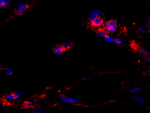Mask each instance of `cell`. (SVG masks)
<instances>
[{
  "label": "cell",
  "mask_w": 150,
  "mask_h": 113,
  "mask_svg": "<svg viewBox=\"0 0 150 113\" xmlns=\"http://www.w3.org/2000/svg\"><path fill=\"white\" fill-rule=\"evenodd\" d=\"M10 0H0V6L1 7H4L9 4Z\"/></svg>",
  "instance_id": "13"
},
{
  "label": "cell",
  "mask_w": 150,
  "mask_h": 113,
  "mask_svg": "<svg viewBox=\"0 0 150 113\" xmlns=\"http://www.w3.org/2000/svg\"><path fill=\"white\" fill-rule=\"evenodd\" d=\"M60 101L63 103L66 104H71L73 105L77 104L79 103L78 99H75V98H73L72 97H64V96H62L60 98Z\"/></svg>",
  "instance_id": "2"
},
{
  "label": "cell",
  "mask_w": 150,
  "mask_h": 113,
  "mask_svg": "<svg viewBox=\"0 0 150 113\" xmlns=\"http://www.w3.org/2000/svg\"><path fill=\"white\" fill-rule=\"evenodd\" d=\"M2 107L3 108L7 107V104H2Z\"/></svg>",
  "instance_id": "25"
},
{
  "label": "cell",
  "mask_w": 150,
  "mask_h": 113,
  "mask_svg": "<svg viewBox=\"0 0 150 113\" xmlns=\"http://www.w3.org/2000/svg\"><path fill=\"white\" fill-rule=\"evenodd\" d=\"M104 40H106V42L109 43H113L116 40L114 38L111 36H108V35H106V36H105L104 37Z\"/></svg>",
  "instance_id": "10"
},
{
  "label": "cell",
  "mask_w": 150,
  "mask_h": 113,
  "mask_svg": "<svg viewBox=\"0 0 150 113\" xmlns=\"http://www.w3.org/2000/svg\"><path fill=\"white\" fill-rule=\"evenodd\" d=\"M147 88L148 89H150V85H148L147 86Z\"/></svg>",
  "instance_id": "26"
},
{
  "label": "cell",
  "mask_w": 150,
  "mask_h": 113,
  "mask_svg": "<svg viewBox=\"0 0 150 113\" xmlns=\"http://www.w3.org/2000/svg\"><path fill=\"white\" fill-rule=\"evenodd\" d=\"M147 62L150 64V56H149V57L148 58V59H147Z\"/></svg>",
  "instance_id": "24"
},
{
  "label": "cell",
  "mask_w": 150,
  "mask_h": 113,
  "mask_svg": "<svg viewBox=\"0 0 150 113\" xmlns=\"http://www.w3.org/2000/svg\"><path fill=\"white\" fill-rule=\"evenodd\" d=\"M14 72V70L11 67H8L5 70V73H6L7 75H11Z\"/></svg>",
  "instance_id": "15"
},
{
  "label": "cell",
  "mask_w": 150,
  "mask_h": 113,
  "mask_svg": "<svg viewBox=\"0 0 150 113\" xmlns=\"http://www.w3.org/2000/svg\"><path fill=\"white\" fill-rule=\"evenodd\" d=\"M72 46H73V42L71 40H67V41L64 42L63 44V47L64 49H69V48H72Z\"/></svg>",
  "instance_id": "9"
},
{
  "label": "cell",
  "mask_w": 150,
  "mask_h": 113,
  "mask_svg": "<svg viewBox=\"0 0 150 113\" xmlns=\"http://www.w3.org/2000/svg\"><path fill=\"white\" fill-rule=\"evenodd\" d=\"M15 99H17L16 95L14 93H9L4 97V100L6 102H10V101H14Z\"/></svg>",
  "instance_id": "7"
},
{
  "label": "cell",
  "mask_w": 150,
  "mask_h": 113,
  "mask_svg": "<svg viewBox=\"0 0 150 113\" xmlns=\"http://www.w3.org/2000/svg\"><path fill=\"white\" fill-rule=\"evenodd\" d=\"M97 35H99V36H101V37H104L105 36H106L107 35L106 33V32L102 29L98 30V31H97Z\"/></svg>",
  "instance_id": "16"
},
{
  "label": "cell",
  "mask_w": 150,
  "mask_h": 113,
  "mask_svg": "<svg viewBox=\"0 0 150 113\" xmlns=\"http://www.w3.org/2000/svg\"><path fill=\"white\" fill-rule=\"evenodd\" d=\"M32 104V102L31 100L29 101H26V102L23 104L22 107L25 108H29L31 107Z\"/></svg>",
  "instance_id": "14"
},
{
  "label": "cell",
  "mask_w": 150,
  "mask_h": 113,
  "mask_svg": "<svg viewBox=\"0 0 150 113\" xmlns=\"http://www.w3.org/2000/svg\"><path fill=\"white\" fill-rule=\"evenodd\" d=\"M141 89V88L139 87V86H137V87L134 88L133 89H132V91L134 92H138L139 90H140Z\"/></svg>",
  "instance_id": "20"
},
{
  "label": "cell",
  "mask_w": 150,
  "mask_h": 113,
  "mask_svg": "<svg viewBox=\"0 0 150 113\" xmlns=\"http://www.w3.org/2000/svg\"><path fill=\"white\" fill-rule=\"evenodd\" d=\"M147 29L145 27H142L139 29V32L142 33H145L146 32H147Z\"/></svg>",
  "instance_id": "19"
},
{
  "label": "cell",
  "mask_w": 150,
  "mask_h": 113,
  "mask_svg": "<svg viewBox=\"0 0 150 113\" xmlns=\"http://www.w3.org/2000/svg\"><path fill=\"white\" fill-rule=\"evenodd\" d=\"M102 14V11L100 10L97 9V10H94L92 11H91V12L89 13V14H88V17H89L90 19L92 20L94 19H95V18L97 17H100Z\"/></svg>",
  "instance_id": "4"
},
{
  "label": "cell",
  "mask_w": 150,
  "mask_h": 113,
  "mask_svg": "<svg viewBox=\"0 0 150 113\" xmlns=\"http://www.w3.org/2000/svg\"><path fill=\"white\" fill-rule=\"evenodd\" d=\"M27 8V6L24 2H20L16 8V12L17 14H22L26 11Z\"/></svg>",
  "instance_id": "3"
},
{
  "label": "cell",
  "mask_w": 150,
  "mask_h": 113,
  "mask_svg": "<svg viewBox=\"0 0 150 113\" xmlns=\"http://www.w3.org/2000/svg\"><path fill=\"white\" fill-rule=\"evenodd\" d=\"M102 23H103V19L101 17H98L95 19L91 20V25L94 27H98V26L102 25Z\"/></svg>",
  "instance_id": "6"
},
{
  "label": "cell",
  "mask_w": 150,
  "mask_h": 113,
  "mask_svg": "<svg viewBox=\"0 0 150 113\" xmlns=\"http://www.w3.org/2000/svg\"><path fill=\"white\" fill-rule=\"evenodd\" d=\"M147 38H148V39H150V36H147Z\"/></svg>",
  "instance_id": "28"
},
{
  "label": "cell",
  "mask_w": 150,
  "mask_h": 113,
  "mask_svg": "<svg viewBox=\"0 0 150 113\" xmlns=\"http://www.w3.org/2000/svg\"><path fill=\"white\" fill-rule=\"evenodd\" d=\"M146 23H147V26H150V17L149 19H147V22H146Z\"/></svg>",
  "instance_id": "21"
},
{
  "label": "cell",
  "mask_w": 150,
  "mask_h": 113,
  "mask_svg": "<svg viewBox=\"0 0 150 113\" xmlns=\"http://www.w3.org/2000/svg\"><path fill=\"white\" fill-rule=\"evenodd\" d=\"M115 42L117 44L119 45H121L123 44V40L121 39H120V38H117V39H116Z\"/></svg>",
  "instance_id": "18"
},
{
  "label": "cell",
  "mask_w": 150,
  "mask_h": 113,
  "mask_svg": "<svg viewBox=\"0 0 150 113\" xmlns=\"http://www.w3.org/2000/svg\"><path fill=\"white\" fill-rule=\"evenodd\" d=\"M138 52H139L141 54L143 55V56H148V57H149L150 56V55L148 54V52H147L145 49H144V48H139V49H138Z\"/></svg>",
  "instance_id": "11"
},
{
  "label": "cell",
  "mask_w": 150,
  "mask_h": 113,
  "mask_svg": "<svg viewBox=\"0 0 150 113\" xmlns=\"http://www.w3.org/2000/svg\"><path fill=\"white\" fill-rule=\"evenodd\" d=\"M147 72H148V73H150V68L148 70V71H147Z\"/></svg>",
  "instance_id": "27"
},
{
  "label": "cell",
  "mask_w": 150,
  "mask_h": 113,
  "mask_svg": "<svg viewBox=\"0 0 150 113\" xmlns=\"http://www.w3.org/2000/svg\"><path fill=\"white\" fill-rule=\"evenodd\" d=\"M16 95L17 99H19V98H20L21 97H22V96L23 95V92L22 91V90H19V91H17L16 93Z\"/></svg>",
  "instance_id": "17"
},
{
  "label": "cell",
  "mask_w": 150,
  "mask_h": 113,
  "mask_svg": "<svg viewBox=\"0 0 150 113\" xmlns=\"http://www.w3.org/2000/svg\"><path fill=\"white\" fill-rule=\"evenodd\" d=\"M32 113H45V110L43 108L41 107H35L31 111Z\"/></svg>",
  "instance_id": "8"
},
{
  "label": "cell",
  "mask_w": 150,
  "mask_h": 113,
  "mask_svg": "<svg viewBox=\"0 0 150 113\" xmlns=\"http://www.w3.org/2000/svg\"><path fill=\"white\" fill-rule=\"evenodd\" d=\"M64 51V48L63 45H56L53 48V52L57 56H60L63 53Z\"/></svg>",
  "instance_id": "5"
},
{
  "label": "cell",
  "mask_w": 150,
  "mask_h": 113,
  "mask_svg": "<svg viewBox=\"0 0 150 113\" xmlns=\"http://www.w3.org/2000/svg\"><path fill=\"white\" fill-rule=\"evenodd\" d=\"M105 29L108 33H113L116 31L117 27L116 22L114 20H111L105 24Z\"/></svg>",
  "instance_id": "1"
},
{
  "label": "cell",
  "mask_w": 150,
  "mask_h": 113,
  "mask_svg": "<svg viewBox=\"0 0 150 113\" xmlns=\"http://www.w3.org/2000/svg\"><path fill=\"white\" fill-rule=\"evenodd\" d=\"M11 17H11V16H8V17H7L6 18V20H8L11 19Z\"/></svg>",
  "instance_id": "23"
},
{
  "label": "cell",
  "mask_w": 150,
  "mask_h": 113,
  "mask_svg": "<svg viewBox=\"0 0 150 113\" xmlns=\"http://www.w3.org/2000/svg\"><path fill=\"white\" fill-rule=\"evenodd\" d=\"M133 99L142 105H144V104L145 103V102L144 99L142 98H141L140 97H138V96H135V97H133Z\"/></svg>",
  "instance_id": "12"
},
{
  "label": "cell",
  "mask_w": 150,
  "mask_h": 113,
  "mask_svg": "<svg viewBox=\"0 0 150 113\" xmlns=\"http://www.w3.org/2000/svg\"><path fill=\"white\" fill-rule=\"evenodd\" d=\"M88 79V77H83V78H82V81H87Z\"/></svg>",
  "instance_id": "22"
}]
</instances>
